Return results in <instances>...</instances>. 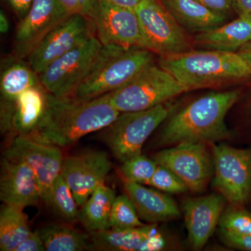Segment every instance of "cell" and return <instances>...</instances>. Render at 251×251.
Segmentation results:
<instances>
[{
	"label": "cell",
	"mask_w": 251,
	"mask_h": 251,
	"mask_svg": "<svg viewBox=\"0 0 251 251\" xmlns=\"http://www.w3.org/2000/svg\"><path fill=\"white\" fill-rule=\"evenodd\" d=\"M120 114L112 106L108 94L81 99L75 95L55 97L47 92L44 116L35 129L25 136L39 143L66 148L85 135L103 130Z\"/></svg>",
	"instance_id": "obj_1"
},
{
	"label": "cell",
	"mask_w": 251,
	"mask_h": 251,
	"mask_svg": "<svg viewBox=\"0 0 251 251\" xmlns=\"http://www.w3.org/2000/svg\"><path fill=\"white\" fill-rule=\"evenodd\" d=\"M240 96L238 90L211 92L175 110L167 119L157 145L169 148L181 144L208 145L232 138L226 117Z\"/></svg>",
	"instance_id": "obj_2"
},
{
	"label": "cell",
	"mask_w": 251,
	"mask_h": 251,
	"mask_svg": "<svg viewBox=\"0 0 251 251\" xmlns=\"http://www.w3.org/2000/svg\"><path fill=\"white\" fill-rule=\"evenodd\" d=\"M158 65L179 81L186 92L251 77V68L237 52L191 50L162 56Z\"/></svg>",
	"instance_id": "obj_3"
},
{
	"label": "cell",
	"mask_w": 251,
	"mask_h": 251,
	"mask_svg": "<svg viewBox=\"0 0 251 251\" xmlns=\"http://www.w3.org/2000/svg\"><path fill=\"white\" fill-rule=\"evenodd\" d=\"M154 54L141 48L103 46L93 69L74 95L94 99L121 88L154 63Z\"/></svg>",
	"instance_id": "obj_4"
},
{
	"label": "cell",
	"mask_w": 251,
	"mask_h": 251,
	"mask_svg": "<svg viewBox=\"0 0 251 251\" xmlns=\"http://www.w3.org/2000/svg\"><path fill=\"white\" fill-rule=\"evenodd\" d=\"M171 100L140 111L120 112L104 128V141L113 156L122 162L142 153L143 145L151 133L176 110Z\"/></svg>",
	"instance_id": "obj_5"
},
{
	"label": "cell",
	"mask_w": 251,
	"mask_h": 251,
	"mask_svg": "<svg viewBox=\"0 0 251 251\" xmlns=\"http://www.w3.org/2000/svg\"><path fill=\"white\" fill-rule=\"evenodd\" d=\"M184 92H187L179 81L153 63L127 85L108 95L114 108L126 112L153 108Z\"/></svg>",
	"instance_id": "obj_6"
},
{
	"label": "cell",
	"mask_w": 251,
	"mask_h": 251,
	"mask_svg": "<svg viewBox=\"0 0 251 251\" xmlns=\"http://www.w3.org/2000/svg\"><path fill=\"white\" fill-rule=\"evenodd\" d=\"M134 10L139 21L143 49L160 57L192 50L184 28L161 0H141Z\"/></svg>",
	"instance_id": "obj_7"
},
{
	"label": "cell",
	"mask_w": 251,
	"mask_h": 251,
	"mask_svg": "<svg viewBox=\"0 0 251 251\" xmlns=\"http://www.w3.org/2000/svg\"><path fill=\"white\" fill-rule=\"evenodd\" d=\"M213 186L229 204L242 206L251 197V149L211 144Z\"/></svg>",
	"instance_id": "obj_8"
},
{
	"label": "cell",
	"mask_w": 251,
	"mask_h": 251,
	"mask_svg": "<svg viewBox=\"0 0 251 251\" xmlns=\"http://www.w3.org/2000/svg\"><path fill=\"white\" fill-rule=\"evenodd\" d=\"M103 46L97 36H92L51 63L39 75L41 85L55 97L74 95L93 69Z\"/></svg>",
	"instance_id": "obj_9"
},
{
	"label": "cell",
	"mask_w": 251,
	"mask_h": 251,
	"mask_svg": "<svg viewBox=\"0 0 251 251\" xmlns=\"http://www.w3.org/2000/svg\"><path fill=\"white\" fill-rule=\"evenodd\" d=\"M153 159L179 176L188 191L192 192L205 190L214 176V157L208 144H181L169 147L155 153Z\"/></svg>",
	"instance_id": "obj_10"
},
{
	"label": "cell",
	"mask_w": 251,
	"mask_h": 251,
	"mask_svg": "<svg viewBox=\"0 0 251 251\" xmlns=\"http://www.w3.org/2000/svg\"><path fill=\"white\" fill-rule=\"evenodd\" d=\"M96 36L94 23L81 15H70L44 38L28 56L31 69L40 75L51 63Z\"/></svg>",
	"instance_id": "obj_11"
},
{
	"label": "cell",
	"mask_w": 251,
	"mask_h": 251,
	"mask_svg": "<svg viewBox=\"0 0 251 251\" xmlns=\"http://www.w3.org/2000/svg\"><path fill=\"white\" fill-rule=\"evenodd\" d=\"M4 155L30 167L40 185L41 201L49 204L52 186L62 171L64 158L61 149L17 135Z\"/></svg>",
	"instance_id": "obj_12"
},
{
	"label": "cell",
	"mask_w": 251,
	"mask_h": 251,
	"mask_svg": "<svg viewBox=\"0 0 251 251\" xmlns=\"http://www.w3.org/2000/svg\"><path fill=\"white\" fill-rule=\"evenodd\" d=\"M69 16L59 0H34L18 23L13 56L27 58L50 31Z\"/></svg>",
	"instance_id": "obj_13"
},
{
	"label": "cell",
	"mask_w": 251,
	"mask_h": 251,
	"mask_svg": "<svg viewBox=\"0 0 251 251\" xmlns=\"http://www.w3.org/2000/svg\"><path fill=\"white\" fill-rule=\"evenodd\" d=\"M111 167L106 153L87 151L64 158L60 175L72 190L77 205L82 206L94 191L104 184Z\"/></svg>",
	"instance_id": "obj_14"
},
{
	"label": "cell",
	"mask_w": 251,
	"mask_h": 251,
	"mask_svg": "<svg viewBox=\"0 0 251 251\" xmlns=\"http://www.w3.org/2000/svg\"><path fill=\"white\" fill-rule=\"evenodd\" d=\"M92 21L96 36L102 45L143 49L139 21L134 9L114 6L100 0Z\"/></svg>",
	"instance_id": "obj_15"
},
{
	"label": "cell",
	"mask_w": 251,
	"mask_h": 251,
	"mask_svg": "<svg viewBox=\"0 0 251 251\" xmlns=\"http://www.w3.org/2000/svg\"><path fill=\"white\" fill-rule=\"evenodd\" d=\"M39 75L24 59L14 56L1 63L0 75V128L1 133L11 132L16 101L25 91L40 85Z\"/></svg>",
	"instance_id": "obj_16"
},
{
	"label": "cell",
	"mask_w": 251,
	"mask_h": 251,
	"mask_svg": "<svg viewBox=\"0 0 251 251\" xmlns=\"http://www.w3.org/2000/svg\"><path fill=\"white\" fill-rule=\"evenodd\" d=\"M0 200L4 204L23 209L41 201L39 181L27 163L4 155L1 163Z\"/></svg>",
	"instance_id": "obj_17"
},
{
	"label": "cell",
	"mask_w": 251,
	"mask_h": 251,
	"mask_svg": "<svg viewBox=\"0 0 251 251\" xmlns=\"http://www.w3.org/2000/svg\"><path fill=\"white\" fill-rule=\"evenodd\" d=\"M226 202L222 195L214 193L187 199L183 203L188 242L193 250H201L213 235Z\"/></svg>",
	"instance_id": "obj_18"
},
{
	"label": "cell",
	"mask_w": 251,
	"mask_h": 251,
	"mask_svg": "<svg viewBox=\"0 0 251 251\" xmlns=\"http://www.w3.org/2000/svg\"><path fill=\"white\" fill-rule=\"evenodd\" d=\"M127 196L135 205L140 219L150 224L179 219L181 212L173 198L145 185L124 179Z\"/></svg>",
	"instance_id": "obj_19"
},
{
	"label": "cell",
	"mask_w": 251,
	"mask_h": 251,
	"mask_svg": "<svg viewBox=\"0 0 251 251\" xmlns=\"http://www.w3.org/2000/svg\"><path fill=\"white\" fill-rule=\"evenodd\" d=\"M185 30L205 32L226 23L227 16L215 12L196 0H161Z\"/></svg>",
	"instance_id": "obj_20"
},
{
	"label": "cell",
	"mask_w": 251,
	"mask_h": 251,
	"mask_svg": "<svg viewBox=\"0 0 251 251\" xmlns=\"http://www.w3.org/2000/svg\"><path fill=\"white\" fill-rule=\"evenodd\" d=\"M250 41L251 21L242 17L194 37L195 45L200 49L231 52H237Z\"/></svg>",
	"instance_id": "obj_21"
},
{
	"label": "cell",
	"mask_w": 251,
	"mask_h": 251,
	"mask_svg": "<svg viewBox=\"0 0 251 251\" xmlns=\"http://www.w3.org/2000/svg\"><path fill=\"white\" fill-rule=\"evenodd\" d=\"M130 228L109 227L90 233V250L138 251L142 243L151 232L154 225Z\"/></svg>",
	"instance_id": "obj_22"
},
{
	"label": "cell",
	"mask_w": 251,
	"mask_h": 251,
	"mask_svg": "<svg viewBox=\"0 0 251 251\" xmlns=\"http://www.w3.org/2000/svg\"><path fill=\"white\" fill-rule=\"evenodd\" d=\"M47 92L41 84L25 91L18 97L13 117V131L27 135L35 129L45 112Z\"/></svg>",
	"instance_id": "obj_23"
},
{
	"label": "cell",
	"mask_w": 251,
	"mask_h": 251,
	"mask_svg": "<svg viewBox=\"0 0 251 251\" xmlns=\"http://www.w3.org/2000/svg\"><path fill=\"white\" fill-rule=\"evenodd\" d=\"M116 193L105 184L99 186L81 206L79 221L89 233L109 228Z\"/></svg>",
	"instance_id": "obj_24"
},
{
	"label": "cell",
	"mask_w": 251,
	"mask_h": 251,
	"mask_svg": "<svg viewBox=\"0 0 251 251\" xmlns=\"http://www.w3.org/2000/svg\"><path fill=\"white\" fill-rule=\"evenodd\" d=\"M46 251H82L90 249V234L66 224H54L38 229Z\"/></svg>",
	"instance_id": "obj_25"
},
{
	"label": "cell",
	"mask_w": 251,
	"mask_h": 251,
	"mask_svg": "<svg viewBox=\"0 0 251 251\" xmlns=\"http://www.w3.org/2000/svg\"><path fill=\"white\" fill-rule=\"evenodd\" d=\"M31 232L23 209L3 204L0 210V251H14Z\"/></svg>",
	"instance_id": "obj_26"
},
{
	"label": "cell",
	"mask_w": 251,
	"mask_h": 251,
	"mask_svg": "<svg viewBox=\"0 0 251 251\" xmlns=\"http://www.w3.org/2000/svg\"><path fill=\"white\" fill-rule=\"evenodd\" d=\"M48 205L50 206L54 213L67 224H75L79 221V206L72 190L61 175L54 181Z\"/></svg>",
	"instance_id": "obj_27"
},
{
	"label": "cell",
	"mask_w": 251,
	"mask_h": 251,
	"mask_svg": "<svg viewBox=\"0 0 251 251\" xmlns=\"http://www.w3.org/2000/svg\"><path fill=\"white\" fill-rule=\"evenodd\" d=\"M130 198L126 195L117 196L112 206L109 227L130 228L144 226Z\"/></svg>",
	"instance_id": "obj_28"
},
{
	"label": "cell",
	"mask_w": 251,
	"mask_h": 251,
	"mask_svg": "<svg viewBox=\"0 0 251 251\" xmlns=\"http://www.w3.org/2000/svg\"><path fill=\"white\" fill-rule=\"evenodd\" d=\"M158 164L154 160L140 153L122 162L120 171L125 179L131 182L148 185Z\"/></svg>",
	"instance_id": "obj_29"
},
{
	"label": "cell",
	"mask_w": 251,
	"mask_h": 251,
	"mask_svg": "<svg viewBox=\"0 0 251 251\" xmlns=\"http://www.w3.org/2000/svg\"><path fill=\"white\" fill-rule=\"evenodd\" d=\"M220 229L234 233L251 234V214L240 206L225 208L220 219Z\"/></svg>",
	"instance_id": "obj_30"
},
{
	"label": "cell",
	"mask_w": 251,
	"mask_h": 251,
	"mask_svg": "<svg viewBox=\"0 0 251 251\" xmlns=\"http://www.w3.org/2000/svg\"><path fill=\"white\" fill-rule=\"evenodd\" d=\"M148 186L169 193H183L188 191L187 186L179 176L165 167L157 166L156 171Z\"/></svg>",
	"instance_id": "obj_31"
},
{
	"label": "cell",
	"mask_w": 251,
	"mask_h": 251,
	"mask_svg": "<svg viewBox=\"0 0 251 251\" xmlns=\"http://www.w3.org/2000/svg\"><path fill=\"white\" fill-rule=\"evenodd\" d=\"M70 15H81L90 20L93 18L100 0H59Z\"/></svg>",
	"instance_id": "obj_32"
},
{
	"label": "cell",
	"mask_w": 251,
	"mask_h": 251,
	"mask_svg": "<svg viewBox=\"0 0 251 251\" xmlns=\"http://www.w3.org/2000/svg\"><path fill=\"white\" fill-rule=\"evenodd\" d=\"M221 237L229 247L238 250L251 251V234L234 233L220 229Z\"/></svg>",
	"instance_id": "obj_33"
},
{
	"label": "cell",
	"mask_w": 251,
	"mask_h": 251,
	"mask_svg": "<svg viewBox=\"0 0 251 251\" xmlns=\"http://www.w3.org/2000/svg\"><path fill=\"white\" fill-rule=\"evenodd\" d=\"M155 224L148 237L142 243L138 251H160L166 249V237L158 230Z\"/></svg>",
	"instance_id": "obj_34"
},
{
	"label": "cell",
	"mask_w": 251,
	"mask_h": 251,
	"mask_svg": "<svg viewBox=\"0 0 251 251\" xmlns=\"http://www.w3.org/2000/svg\"><path fill=\"white\" fill-rule=\"evenodd\" d=\"M44 242L37 231L31 232L24 240L16 247L14 251H44Z\"/></svg>",
	"instance_id": "obj_35"
},
{
	"label": "cell",
	"mask_w": 251,
	"mask_h": 251,
	"mask_svg": "<svg viewBox=\"0 0 251 251\" xmlns=\"http://www.w3.org/2000/svg\"><path fill=\"white\" fill-rule=\"evenodd\" d=\"M196 1L215 12L227 16L229 11L232 9L233 0H196Z\"/></svg>",
	"instance_id": "obj_36"
},
{
	"label": "cell",
	"mask_w": 251,
	"mask_h": 251,
	"mask_svg": "<svg viewBox=\"0 0 251 251\" xmlns=\"http://www.w3.org/2000/svg\"><path fill=\"white\" fill-rule=\"evenodd\" d=\"M6 1L18 16V19L21 20L27 14L34 0H6Z\"/></svg>",
	"instance_id": "obj_37"
},
{
	"label": "cell",
	"mask_w": 251,
	"mask_h": 251,
	"mask_svg": "<svg viewBox=\"0 0 251 251\" xmlns=\"http://www.w3.org/2000/svg\"><path fill=\"white\" fill-rule=\"evenodd\" d=\"M232 9L239 17L251 21V0H233Z\"/></svg>",
	"instance_id": "obj_38"
},
{
	"label": "cell",
	"mask_w": 251,
	"mask_h": 251,
	"mask_svg": "<svg viewBox=\"0 0 251 251\" xmlns=\"http://www.w3.org/2000/svg\"><path fill=\"white\" fill-rule=\"evenodd\" d=\"M100 1H105L108 4L120 6V7L135 9L141 0H100Z\"/></svg>",
	"instance_id": "obj_39"
},
{
	"label": "cell",
	"mask_w": 251,
	"mask_h": 251,
	"mask_svg": "<svg viewBox=\"0 0 251 251\" xmlns=\"http://www.w3.org/2000/svg\"><path fill=\"white\" fill-rule=\"evenodd\" d=\"M237 52L247 62L249 67L251 68V41L242 46Z\"/></svg>",
	"instance_id": "obj_40"
},
{
	"label": "cell",
	"mask_w": 251,
	"mask_h": 251,
	"mask_svg": "<svg viewBox=\"0 0 251 251\" xmlns=\"http://www.w3.org/2000/svg\"><path fill=\"white\" fill-rule=\"evenodd\" d=\"M9 29V23L4 11L1 10L0 12V31L1 34H6Z\"/></svg>",
	"instance_id": "obj_41"
}]
</instances>
